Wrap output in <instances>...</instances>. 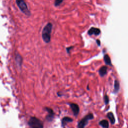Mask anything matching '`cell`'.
<instances>
[{"instance_id":"14","label":"cell","mask_w":128,"mask_h":128,"mask_svg":"<svg viewBox=\"0 0 128 128\" xmlns=\"http://www.w3.org/2000/svg\"><path fill=\"white\" fill-rule=\"evenodd\" d=\"M120 83L119 82L116 80L115 81L114 83V93H117L120 90Z\"/></svg>"},{"instance_id":"6","label":"cell","mask_w":128,"mask_h":128,"mask_svg":"<svg viewBox=\"0 0 128 128\" xmlns=\"http://www.w3.org/2000/svg\"><path fill=\"white\" fill-rule=\"evenodd\" d=\"M101 33V30L95 27H92L89 29L88 32V34L90 36L92 35H95V36H98Z\"/></svg>"},{"instance_id":"9","label":"cell","mask_w":128,"mask_h":128,"mask_svg":"<svg viewBox=\"0 0 128 128\" xmlns=\"http://www.w3.org/2000/svg\"><path fill=\"white\" fill-rule=\"evenodd\" d=\"M99 125L103 128H109V122L107 120H102L99 122Z\"/></svg>"},{"instance_id":"5","label":"cell","mask_w":128,"mask_h":128,"mask_svg":"<svg viewBox=\"0 0 128 128\" xmlns=\"http://www.w3.org/2000/svg\"><path fill=\"white\" fill-rule=\"evenodd\" d=\"M70 106L74 116L76 117L77 116L80 112V108L78 105L75 103H71L70 104Z\"/></svg>"},{"instance_id":"15","label":"cell","mask_w":128,"mask_h":128,"mask_svg":"<svg viewBox=\"0 0 128 128\" xmlns=\"http://www.w3.org/2000/svg\"><path fill=\"white\" fill-rule=\"evenodd\" d=\"M104 103L106 105L109 104V97L107 95H106L104 96Z\"/></svg>"},{"instance_id":"13","label":"cell","mask_w":128,"mask_h":128,"mask_svg":"<svg viewBox=\"0 0 128 128\" xmlns=\"http://www.w3.org/2000/svg\"><path fill=\"white\" fill-rule=\"evenodd\" d=\"M104 59L105 63L106 65H109V66H112V62H111V58H110V57H109V56L107 54L105 55Z\"/></svg>"},{"instance_id":"4","label":"cell","mask_w":128,"mask_h":128,"mask_svg":"<svg viewBox=\"0 0 128 128\" xmlns=\"http://www.w3.org/2000/svg\"><path fill=\"white\" fill-rule=\"evenodd\" d=\"M16 3L19 9L24 14L28 16H30L31 15L30 11L26 3L24 1H23V0H20V1L17 0V1H16Z\"/></svg>"},{"instance_id":"3","label":"cell","mask_w":128,"mask_h":128,"mask_svg":"<svg viewBox=\"0 0 128 128\" xmlns=\"http://www.w3.org/2000/svg\"><path fill=\"white\" fill-rule=\"evenodd\" d=\"M94 114L93 113H89L79 122L78 128H85L89 123V121L94 119Z\"/></svg>"},{"instance_id":"10","label":"cell","mask_w":128,"mask_h":128,"mask_svg":"<svg viewBox=\"0 0 128 128\" xmlns=\"http://www.w3.org/2000/svg\"><path fill=\"white\" fill-rule=\"evenodd\" d=\"M108 68L106 66H102L99 70V73L101 77H104L107 74Z\"/></svg>"},{"instance_id":"16","label":"cell","mask_w":128,"mask_h":128,"mask_svg":"<svg viewBox=\"0 0 128 128\" xmlns=\"http://www.w3.org/2000/svg\"><path fill=\"white\" fill-rule=\"evenodd\" d=\"M63 2V1H62V0H56L54 2V5L56 7H58V6H60Z\"/></svg>"},{"instance_id":"7","label":"cell","mask_w":128,"mask_h":128,"mask_svg":"<svg viewBox=\"0 0 128 128\" xmlns=\"http://www.w3.org/2000/svg\"><path fill=\"white\" fill-rule=\"evenodd\" d=\"M107 117L110 120V123L112 125H114L116 123V119L115 118L114 115L112 112H109L107 114Z\"/></svg>"},{"instance_id":"11","label":"cell","mask_w":128,"mask_h":128,"mask_svg":"<svg viewBox=\"0 0 128 128\" xmlns=\"http://www.w3.org/2000/svg\"><path fill=\"white\" fill-rule=\"evenodd\" d=\"M73 121V119L69 117H65L63 118L62 120V124L63 126H65L67 123L72 122Z\"/></svg>"},{"instance_id":"8","label":"cell","mask_w":128,"mask_h":128,"mask_svg":"<svg viewBox=\"0 0 128 128\" xmlns=\"http://www.w3.org/2000/svg\"><path fill=\"white\" fill-rule=\"evenodd\" d=\"M15 60L17 65L21 67L23 63V58L22 56L19 53H16L15 55Z\"/></svg>"},{"instance_id":"12","label":"cell","mask_w":128,"mask_h":128,"mask_svg":"<svg viewBox=\"0 0 128 128\" xmlns=\"http://www.w3.org/2000/svg\"><path fill=\"white\" fill-rule=\"evenodd\" d=\"M45 109L49 113V115L47 117V119H49V120H50L51 119H53V118L54 117V113L53 110L52 109L47 108V107L45 108Z\"/></svg>"},{"instance_id":"1","label":"cell","mask_w":128,"mask_h":128,"mask_svg":"<svg viewBox=\"0 0 128 128\" xmlns=\"http://www.w3.org/2000/svg\"><path fill=\"white\" fill-rule=\"evenodd\" d=\"M53 25L51 23H48L43 29L42 37L43 41L46 43H49L51 39Z\"/></svg>"},{"instance_id":"17","label":"cell","mask_w":128,"mask_h":128,"mask_svg":"<svg viewBox=\"0 0 128 128\" xmlns=\"http://www.w3.org/2000/svg\"><path fill=\"white\" fill-rule=\"evenodd\" d=\"M73 48V47H68V48H66V50H67V53H70V51L71 50V49H72Z\"/></svg>"},{"instance_id":"18","label":"cell","mask_w":128,"mask_h":128,"mask_svg":"<svg viewBox=\"0 0 128 128\" xmlns=\"http://www.w3.org/2000/svg\"><path fill=\"white\" fill-rule=\"evenodd\" d=\"M96 42H97V44H98V45L99 46H100L101 45V42H100V40H97V41H96Z\"/></svg>"},{"instance_id":"2","label":"cell","mask_w":128,"mask_h":128,"mask_svg":"<svg viewBox=\"0 0 128 128\" xmlns=\"http://www.w3.org/2000/svg\"><path fill=\"white\" fill-rule=\"evenodd\" d=\"M28 125L30 128H43L44 125L42 122L35 117H31L29 122Z\"/></svg>"}]
</instances>
